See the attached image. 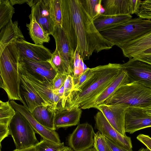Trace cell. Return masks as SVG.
<instances>
[{
    "mask_svg": "<svg viewBox=\"0 0 151 151\" xmlns=\"http://www.w3.org/2000/svg\"><path fill=\"white\" fill-rule=\"evenodd\" d=\"M62 27L75 54L83 60L94 52L108 50L114 45L96 29L93 20L84 9L80 0H61Z\"/></svg>",
    "mask_w": 151,
    "mask_h": 151,
    "instance_id": "cell-1",
    "label": "cell"
},
{
    "mask_svg": "<svg viewBox=\"0 0 151 151\" xmlns=\"http://www.w3.org/2000/svg\"><path fill=\"white\" fill-rule=\"evenodd\" d=\"M93 68L92 76L77 90L71 91L64 109L94 108L97 98L122 70V64L111 63Z\"/></svg>",
    "mask_w": 151,
    "mask_h": 151,
    "instance_id": "cell-2",
    "label": "cell"
},
{
    "mask_svg": "<svg viewBox=\"0 0 151 151\" xmlns=\"http://www.w3.org/2000/svg\"><path fill=\"white\" fill-rule=\"evenodd\" d=\"M0 55V88L5 91L9 100H19L27 106L20 93V55L16 42L9 44Z\"/></svg>",
    "mask_w": 151,
    "mask_h": 151,
    "instance_id": "cell-3",
    "label": "cell"
},
{
    "mask_svg": "<svg viewBox=\"0 0 151 151\" xmlns=\"http://www.w3.org/2000/svg\"><path fill=\"white\" fill-rule=\"evenodd\" d=\"M106 39L119 48L151 32V20L139 17L99 32Z\"/></svg>",
    "mask_w": 151,
    "mask_h": 151,
    "instance_id": "cell-4",
    "label": "cell"
},
{
    "mask_svg": "<svg viewBox=\"0 0 151 151\" xmlns=\"http://www.w3.org/2000/svg\"><path fill=\"white\" fill-rule=\"evenodd\" d=\"M103 103L147 108L151 106V88L136 83H129L120 87Z\"/></svg>",
    "mask_w": 151,
    "mask_h": 151,
    "instance_id": "cell-5",
    "label": "cell"
},
{
    "mask_svg": "<svg viewBox=\"0 0 151 151\" xmlns=\"http://www.w3.org/2000/svg\"><path fill=\"white\" fill-rule=\"evenodd\" d=\"M9 134L16 149L28 148L38 143L35 132L27 120L20 113H16L9 126Z\"/></svg>",
    "mask_w": 151,
    "mask_h": 151,
    "instance_id": "cell-6",
    "label": "cell"
},
{
    "mask_svg": "<svg viewBox=\"0 0 151 151\" xmlns=\"http://www.w3.org/2000/svg\"><path fill=\"white\" fill-rule=\"evenodd\" d=\"M18 66L19 73L32 85L49 106L55 110H63L62 99L53 93L52 81L38 80L28 73L19 64Z\"/></svg>",
    "mask_w": 151,
    "mask_h": 151,
    "instance_id": "cell-7",
    "label": "cell"
},
{
    "mask_svg": "<svg viewBox=\"0 0 151 151\" xmlns=\"http://www.w3.org/2000/svg\"><path fill=\"white\" fill-rule=\"evenodd\" d=\"M127 74L129 82L136 83L151 88V64L134 58L122 64Z\"/></svg>",
    "mask_w": 151,
    "mask_h": 151,
    "instance_id": "cell-8",
    "label": "cell"
},
{
    "mask_svg": "<svg viewBox=\"0 0 151 151\" xmlns=\"http://www.w3.org/2000/svg\"><path fill=\"white\" fill-rule=\"evenodd\" d=\"M95 134L90 124H79L69 136L68 145L74 151H85L93 146Z\"/></svg>",
    "mask_w": 151,
    "mask_h": 151,
    "instance_id": "cell-9",
    "label": "cell"
},
{
    "mask_svg": "<svg viewBox=\"0 0 151 151\" xmlns=\"http://www.w3.org/2000/svg\"><path fill=\"white\" fill-rule=\"evenodd\" d=\"M95 128L114 143L127 150L132 151L131 138L122 135L110 124L103 114L98 111L94 116Z\"/></svg>",
    "mask_w": 151,
    "mask_h": 151,
    "instance_id": "cell-10",
    "label": "cell"
},
{
    "mask_svg": "<svg viewBox=\"0 0 151 151\" xmlns=\"http://www.w3.org/2000/svg\"><path fill=\"white\" fill-rule=\"evenodd\" d=\"M128 108L121 104L104 103L94 107L101 112L111 125L124 136H126L124 128L125 117Z\"/></svg>",
    "mask_w": 151,
    "mask_h": 151,
    "instance_id": "cell-11",
    "label": "cell"
},
{
    "mask_svg": "<svg viewBox=\"0 0 151 151\" xmlns=\"http://www.w3.org/2000/svg\"><path fill=\"white\" fill-rule=\"evenodd\" d=\"M34 17L37 22L49 35H52L55 27L53 18L51 0H40L31 7L29 15Z\"/></svg>",
    "mask_w": 151,
    "mask_h": 151,
    "instance_id": "cell-12",
    "label": "cell"
},
{
    "mask_svg": "<svg viewBox=\"0 0 151 151\" xmlns=\"http://www.w3.org/2000/svg\"><path fill=\"white\" fill-rule=\"evenodd\" d=\"M19 64L29 74L42 81L52 82L57 73L50 61L36 62L20 58Z\"/></svg>",
    "mask_w": 151,
    "mask_h": 151,
    "instance_id": "cell-13",
    "label": "cell"
},
{
    "mask_svg": "<svg viewBox=\"0 0 151 151\" xmlns=\"http://www.w3.org/2000/svg\"><path fill=\"white\" fill-rule=\"evenodd\" d=\"M16 43L21 58L36 62L50 61L51 59L52 53L42 45L32 44L23 39H18Z\"/></svg>",
    "mask_w": 151,
    "mask_h": 151,
    "instance_id": "cell-14",
    "label": "cell"
},
{
    "mask_svg": "<svg viewBox=\"0 0 151 151\" xmlns=\"http://www.w3.org/2000/svg\"><path fill=\"white\" fill-rule=\"evenodd\" d=\"M151 127V116L142 108L128 107L125 117V132L132 134L135 132Z\"/></svg>",
    "mask_w": 151,
    "mask_h": 151,
    "instance_id": "cell-15",
    "label": "cell"
},
{
    "mask_svg": "<svg viewBox=\"0 0 151 151\" xmlns=\"http://www.w3.org/2000/svg\"><path fill=\"white\" fill-rule=\"evenodd\" d=\"M9 103L14 109L22 114L28 121L35 133L43 138L57 144L61 142L58 134L55 130H50L38 122L29 111L27 106L19 104L14 100H10Z\"/></svg>",
    "mask_w": 151,
    "mask_h": 151,
    "instance_id": "cell-16",
    "label": "cell"
},
{
    "mask_svg": "<svg viewBox=\"0 0 151 151\" xmlns=\"http://www.w3.org/2000/svg\"><path fill=\"white\" fill-rule=\"evenodd\" d=\"M56 48L60 55L66 64L73 70L75 54L67 35L62 27L55 26L53 34Z\"/></svg>",
    "mask_w": 151,
    "mask_h": 151,
    "instance_id": "cell-17",
    "label": "cell"
},
{
    "mask_svg": "<svg viewBox=\"0 0 151 151\" xmlns=\"http://www.w3.org/2000/svg\"><path fill=\"white\" fill-rule=\"evenodd\" d=\"M82 109L75 107L68 109L56 110L54 119L56 129L76 126L79 122Z\"/></svg>",
    "mask_w": 151,
    "mask_h": 151,
    "instance_id": "cell-18",
    "label": "cell"
},
{
    "mask_svg": "<svg viewBox=\"0 0 151 151\" xmlns=\"http://www.w3.org/2000/svg\"><path fill=\"white\" fill-rule=\"evenodd\" d=\"M19 73L22 88V93L24 96L27 108L30 112L32 113L38 106H49L32 85Z\"/></svg>",
    "mask_w": 151,
    "mask_h": 151,
    "instance_id": "cell-19",
    "label": "cell"
},
{
    "mask_svg": "<svg viewBox=\"0 0 151 151\" xmlns=\"http://www.w3.org/2000/svg\"><path fill=\"white\" fill-rule=\"evenodd\" d=\"M151 47V32L136 40L129 42L120 48L124 56L131 59L141 54Z\"/></svg>",
    "mask_w": 151,
    "mask_h": 151,
    "instance_id": "cell-20",
    "label": "cell"
},
{
    "mask_svg": "<svg viewBox=\"0 0 151 151\" xmlns=\"http://www.w3.org/2000/svg\"><path fill=\"white\" fill-rule=\"evenodd\" d=\"M0 30V54L9 44L16 42L18 39H24L17 21L11 20Z\"/></svg>",
    "mask_w": 151,
    "mask_h": 151,
    "instance_id": "cell-21",
    "label": "cell"
},
{
    "mask_svg": "<svg viewBox=\"0 0 151 151\" xmlns=\"http://www.w3.org/2000/svg\"><path fill=\"white\" fill-rule=\"evenodd\" d=\"M132 18L130 14L107 15L100 13L93 19L96 29L100 32L124 23Z\"/></svg>",
    "mask_w": 151,
    "mask_h": 151,
    "instance_id": "cell-22",
    "label": "cell"
},
{
    "mask_svg": "<svg viewBox=\"0 0 151 151\" xmlns=\"http://www.w3.org/2000/svg\"><path fill=\"white\" fill-rule=\"evenodd\" d=\"M129 83L127 73L125 70L122 69L118 76L108 85L97 98L94 108L96 106L104 103L120 87Z\"/></svg>",
    "mask_w": 151,
    "mask_h": 151,
    "instance_id": "cell-23",
    "label": "cell"
},
{
    "mask_svg": "<svg viewBox=\"0 0 151 151\" xmlns=\"http://www.w3.org/2000/svg\"><path fill=\"white\" fill-rule=\"evenodd\" d=\"M56 110L49 106H41L35 108L32 114L41 124L50 130H55L54 122Z\"/></svg>",
    "mask_w": 151,
    "mask_h": 151,
    "instance_id": "cell-24",
    "label": "cell"
},
{
    "mask_svg": "<svg viewBox=\"0 0 151 151\" xmlns=\"http://www.w3.org/2000/svg\"><path fill=\"white\" fill-rule=\"evenodd\" d=\"M104 14L107 15H131L130 0H103Z\"/></svg>",
    "mask_w": 151,
    "mask_h": 151,
    "instance_id": "cell-25",
    "label": "cell"
},
{
    "mask_svg": "<svg viewBox=\"0 0 151 151\" xmlns=\"http://www.w3.org/2000/svg\"><path fill=\"white\" fill-rule=\"evenodd\" d=\"M30 22L27 24L26 26L29 34L35 44L42 45L48 42L50 40L49 35L45 32L33 17L29 15Z\"/></svg>",
    "mask_w": 151,
    "mask_h": 151,
    "instance_id": "cell-26",
    "label": "cell"
},
{
    "mask_svg": "<svg viewBox=\"0 0 151 151\" xmlns=\"http://www.w3.org/2000/svg\"><path fill=\"white\" fill-rule=\"evenodd\" d=\"M16 111L12 107L9 101H0V125L9 127L15 115Z\"/></svg>",
    "mask_w": 151,
    "mask_h": 151,
    "instance_id": "cell-27",
    "label": "cell"
},
{
    "mask_svg": "<svg viewBox=\"0 0 151 151\" xmlns=\"http://www.w3.org/2000/svg\"><path fill=\"white\" fill-rule=\"evenodd\" d=\"M14 9L9 0H0V29L11 20Z\"/></svg>",
    "mask_w": 151,
    "mask_h": 151,
    "instance_id": "cell-28",
    "label": "cell"
},
{
    "mask_svg": "<svg viewBox=\"0 0 151 151\" xmlns=\"http://www.w3.org/2000/svg\"><path fill=\"white\" fill-rule=\"evenodd\" d=\"M50 61L57 73L70 75L72 76V69L63 61L56 49L52 53Z\"/></svg>",
    "mask_w": 151,
    "mask_h": 151,
    "instance_id": "cell-29",
    "label": "cell"
},
{
    "mask_svg": "<svg viewBox=\"0 0 151 151\" xmlns=\"http://www.w3.org/2000/svg\"><path fill=\"white\" fill-rule=\"evenodd\" d=\"M83 8L93 20L99 13L97 7L101 5L102 0H80Z\"/></svg>",
    "mask_w": 151,
    "mask_h": 151,
    "instance_id": "cell-30",
    "label": "cell"
},
{
    "mask_svg": "<svg viewBox=\"0 0 151 151\" xmlns=\"http://www.w3.org/2000/svg\"><path fill=\"white\" fill-rule=\"evenodd\" d=\"M34 146L36 151H58L64 145V142L57 144L42 138Z\"/></svg>",
    "mask_w": 151,
    "mask_h": 151,
    "instance_id": "cell-31",
    "label": "cell"
},
{
    "mask_svg": "<svg viewBox=\"0 0 151 151\" xmlns=\"http://www.w3.org/2000/svg\"><path fill=\"white\" fill-rule=\"evenodd\" d=\"M51 6L55 26L62 27L63 12L61 0H51Z\"/></svg>",
    "mask_w": 151,
    "mask_h": 151,
    "instance_id": "cell-32",
    "label": "cell"
},
{
    "mask_svg": "<svg viewBox=\"0 0 151 151\" xmlns=\"http://www.w3.org/2000/svg\"><path fill=\"white\" fill-rule=\"evenodd\" d=\"M93 147L97 151H113L107 143L105 137L99 131L95 134Z\"/></svg>",
    "mask_w": 151,
    "mask_h": 151,
    "instance_id": "cell-33",
    "label": "cell"
},
{
    "mask_svg": "<svg viewBox=\"0 0 151 151\" xmlns=\"http://www.w3.org/2000/svg\"><path fill=\"white\" fill-rule=\"evenodd\" d=\"M64 91L62 101V106L63 110L67 100L74 87L73 77L68 75L64 84Z\"/></svg>",
    "mask_w": 151,
    "mask_h": 151,
    "instance_id": "cell-34",
    "label": "cell"
},
{
    "mask_svg": "<svg viewBox=\"0 0 151 151\" xmlns=\"http://www.w3.org/2000/svg\"><path fill=\"white\" fill-rule=\"evenodd\" d=\"M137 16L143 19H151V0L142 1Z\"/></svg>",
    "mask_w": 151,
    "mask_h": 151,
    "instance_id": "cell-35",
    "label": "cell"
},
{
    "mask_svg": "<svg viewBox=\"0 0 151 151\" xmlns=\"http://www.w3.org/2000/svg\"><path fill=\"white\" fill-rule=\"evenodd\" d=\"M94 73L93 68H86L80 76L77 84L72 91L77 90L83 84L90 79Z\"/></svg>",
    "mask_w": 151,
    "mask_h": 151,
    "instance_id": "cell-36",
    "label": "cell"
},
{
    "mask_svg": "<svg viewBox=\"0 0 151 151\" xmlns=\"http://www.w3.org/2000/svg\"><path fill=\"white\" fill-rule=\"evenodd\" d=\"M68 75L57 73L52 81L53 93L58 90L64 84Z\"/></svg>",
    "mask_w": 151,
    "mask_h": 151,
    "instance_id": "cell-37",
    "label": "cell"
},
{
    "mask_svg": "<svg viewBox=\"0 0 151 151\" xmlns=\"http://www.w3.org/2000/svg\"><path fill=\"white\" fill-rule=\"evenodd\" d=\"M137 139L143 144L148 150L151 151V137L149 136L143 134H139Z\"/></svg>",
    "mask_w": 151,
    "mask_h": 151,
    "instance_id": "cell-38",
    "label": "cell"
},
{
    "mask_svg": "<svg viewBox=\"0 0 151 151\" xmlns=\"http://www.w3.org/2000/svg\"><path fill=\"white\" fill-rule=\"evenodd\" d=\"M142 1L139 0H130L131 14H137L140 8Z\"/></svg>",
    "mask_w": 151,
    "mask_h": 151,
    "instance_id": "cell-39",
    "label": "cell"
},
{
    "mask_svg": "<svg viewBox=\"0 0 151 151\" xmlns=\"http://www.w3.org/2000/svg\"><path fill=\"white\" fill-rule=\"evenodd\" d=\"M9 134H10L9 127L0 125V151L1 149V142Z\"/></svg>",
    "mask_w": 151,
    "mask_h": 151,
    "instance_id": "cell-40",
    "label": "cell"
},
{
    "mask_svg": "<svg viewBox=\"0 0 151 151\" xmlns=\"http://www.w3.org/2000/svg\"><path fill=\"white\" fill-rule=\"evenodd\" d=\"M106 142L113 151H130L118 145L109 139L105 137Z\"/></svg>",
    "mask_w": 151,
    "mask_h": 151,
    "instance_id": "cell-41",
    "label": "cell"
},
{
    "mask_svg": "<svg viewBox=\"0 0 151 151\" xmlns=\"http://www.w3.org/2000/svg\"><path fill=\"white\" fill-rule=\"evenodd\" d=\"M133 58L151 64V54H142Z\"/></svg>",
    "mask_w": 151,
    "mask_h": 151,
    "instance_id": "cell-42",
    "label": "cell"
},
{
    "mask_svg": "<svg viewBox=\"0 0 151 151\" xmlns=\"http://www.w3.org/2000/svg\"><path fill=\"white\" fill-rule=\"evenodd\" d=\"M11 4L13 6L15 4H22L27 3L28 0H9Z\"/></svg>",
    "mask_w": 151,
    "mask_h": 151,
    "instance_id": "cell-43",
    "label": "cell"
},
{
    "mask_svg": "<svg viewBox=\"0 0 151 151\" xmlns=\"http://www.w3.org/2000/svg\"><path fill=\"white\" fill-rule=\"evenodd\" d=\"M13 151H36L34 146L21 149H15Z\"/></svg>",
    "mask_w": 151,
    "mask_h": 151,
    "instance_id": "cell-44",
    "label": "cell"
},
{
    "mask_svg": "<svg viewBox=\"0 0 151 151\" xmlns=\"http://www.w3.org/2000/svg\"><path fill=\"white\" fill-rule=\"evenodd\" d=\"M40 0H28L27 3L31 8L35 5Z\"/></svg>",
    "mask_w": 151,
    "mask_h": 151,
    "instance_id": "cell-45",
    "label": "cell"
},
{
    "mask_svg": "<svg viewBox=\"0 0 151 151\" xmlns=\"http://www.w3.org/2000/svg\"><path fill=\"white\" fill-rule=\"evenodd\" d=\"M58 151H74L70 147L64 146Z\"/></svg>",
    "mask_w": 151,
    "mask_h": 151,
    "instance_id": "cell-46",
    "label": "cell"
},
{
    "mask_svg": "<svg viewBox=\"0 0 151 151\" xmlns=\"http://www.w3.org/2000/svg\"><path fill=\"white\" fill-rule=\"evenodd\" d=\"M143 109L146 113L151 116V106Z\"/></svg>",
    "mask_w": 151,
    "mask_h": 151,
    "instance_id": "cell-47",
    "label": "cell"
},
{
    "mask_svg": "<svg viewBox=\"0 0 151 151\" xmlns=\"http://www.w3.org/2000/svg\"><path fill=\"white\" fill-rule=\"evenodd\" d=\"M142 54H151V47L150 48L145 50Z\"/></svg>",
    "mask_w": 151,
    "mask_h": 151,
    "instance_id": "cell-48",
    "label": "cell"
},
{
    "mask_svg": "<svg viewBox=\"0 0 151 151\" xmlns=\"http://www.w3.org/2000/svg\"><path fill=\"white\" fill-rule=\"evenodd\" d=\"M138 151H150L147 148H141Z\"/></svg>",
    "mask_w": 151,
    "mask_h": 151,
    "instance_id": "cell-49",
    "label": "cell"
},
{
    "mask_svg": "<svg viewBox=\"0 0 151 151\" xmlns=\"http://www.w3.org/2000/svg\"><path fill=\"white\" fill-rule=\"evenodd\" d=\"M85 151H97L96 150L94 147H92L90 148Z\"/></svg>",
    "mask_w": 151,
    "mask_h": 151,
    "instance_id": "cell-50",
    "label": "cell"
}]
</instances>
